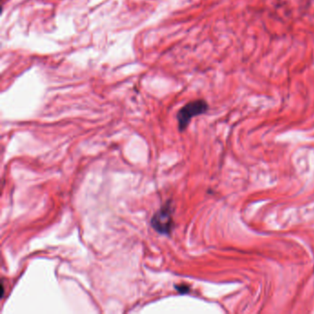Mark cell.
<instances>
[{"label": "cell", "mask_w": 314, "mask_h": 314, "mask_svg": "<svg viewBox=\"0 0 314 314\" xmlns=\"http://www.w3.org/2000/svg\"><path fill=\"white\" fill-rule=\"evenodd\" d=\"M208 110V105L204 100H196L184 105L177 114L178 126L180 131L186 129L194 117L203 114Z\"/></svg>", "instance_id": "obj_1"}, {"label": "cell", "mask_w": 314, "mask_h": 314, "mask_svg": "<svg viewBox=\"0 0 314 314\" xmlns=\"http://www.w3.org/2000/svg\"><path fill=\"white\" fill-rule=\"evenodd\" d=\"M172 212L170 204H164L160 210L153 216L152 220V227L160 234H170L172 228Z\"/></svg>", "instance_id": "obj_2"}, {"label": "cell", "mask_w": 314, "mask_h": 314, "mask_svg": "<svg viewBox=\"0 0 314 314\" xmlns=\"http://www.w3.org/2000/svg\"><path fill=\"white\" fill-rule=\"evenodd\" d=\"M177 290L180 291V293H187V291H188V288L182 286V288H180V286H178V288H177Z\"/></svg>", "instance_id": "obj_3"}]
</instances>
